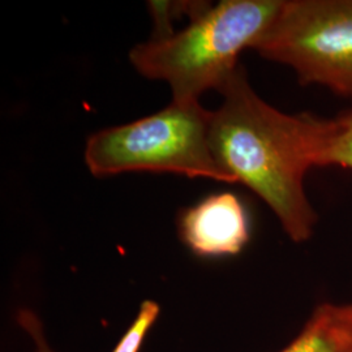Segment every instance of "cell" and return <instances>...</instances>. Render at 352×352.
Segmentation results:
<instances>
[{"label":"cell","instance_id":"3","mask_svg":"<svg viewBox=\"0 0 352 352\" xmlns=\"http://www.w3.org/2000/svg\"><path fill=\"white\" fill-rule=\"evenodd\" d=\"M212 118L197 100H173L151 116L98 131L85 148L89 171L97 177L151 171L234 183L214 158Z\"/></svg>","mask_w":352,"mask_h":352},{"label":"cell","instance_id":"11","mask_svg":"<svg viewBox=\"0 0 352 352\" xmlns=\"http://www.w3.org/2000/svg\"><path fill=\"white\" fill-rule=\"evenodd\" d=\"M347 314H349V321H350V336H351V343H350V350L352 352V305H347Z\"/></svg>","mask_w":352,"mask_h":352},{"label":"cell","instance_id":"10","mask_svg":"<svg viewBox=\"0 0 352 352\" xmlns=\"http://www.w3.org/2000/svg\"><path fill=\"white\" fill-rule=\"evenodd\" d=\"M20 322L24 327V329L29 331V334L32 336V338L36 342L38 352H52L50 350V347L47 346V343L45 342L42 330L39 327V322H38L36 316L25 311V312H23L20 315Z\"/></svg>","mask_w":352,"mask_h":352},{"label":"cell","instance_id":"6","mask_svg":"<svg viewBox=\"0 0 352 352\" xmlns=\"http://www.w3.org/2000/svg\"><path fill=\"white\" fill-rule=\"evenodd\" d=\"M350 343L347 305L325 304L316 311L302 334L280 352H349Z\"/></svg>","mask_w":352,"mask_h":352},{"label":"cell","instance_id":"7","mask_svg":"<svg viewBox=\"0 0 352 352\" xmlns=\"http://www.w3.org/2000/svg\"><path fill=\"white\" fill-rule=\"evenodd\" d=\"M322 166L352 170V107L338 118L330 119L324 149L320 155V167Z\"/></svg>","mask_w":352,"mask_h":352},{"label":"cell","instance_id":"8","mask_svg":"<svg viewBox=\"0 0 352 352\" xmlns=\"http://www.w3.org/2000/svg\"><path fill=\"white\" fill-rule=\"evenodd\" d=\"M153 17V34L149 41H164L175 34L173 23L183 14H188L190 21L205 12L210 3L208 1H149Z\"/></svg>","mask_w":352,"mask_h":352},{"label":"cell","instance_id":"1","mask_svg":"<svg viewBox=\"0 0 352 352\" xmlns=\"http://www.w3.org/2000/svg\"><path fill=\"white\" fill-rule=\"evenodd\" d=\"M219 93L223 102L213 111L209 136L217 164L264 200L291 239H309L317 214L304 176L320 166L330 120L272 107L254 93L241 65Z\"/></svg>","mask_w":352,"mask_h":352},{"label":"cell","instance_id":"4","mask_svg":"<svg viewBox=\"0 0 352 352\" xmlns=\"http://www.w3.org/2000/svg\"><path fill=\"white\" fill-rule=\"evenodd\" d=\"M254 50L289 65L302 85L352 98V0H285Z\"/></svg>","mask_w":352,"mask_h":352},{"label":"cell","instance_id":"5","mask_svg":"<svg viewBox=\"0 0 352 352\" xmlns=\"http://www.w3.org/2000/svg\"><path fill=\"white\" fill-rule=\"evenodd\" d=\"M180 231L189 248L200 256L236 254L250 239L248 214L238 196L213 195L184 212Z\"/></svg>","mask_w":352,"mask_h":352},{"label":"cell","instance_id":"9","mask_svg":"<svg viewBox=\"0 0 352 352\" xmlns=\"http://www.w3.org/2000/svg\"><path fill=\"white\" fill-rule=\"evenodd\" d=\"M158 314H160V307L157 302L151 300L142 302L138 318L135 320L133 325L129 327L126 336L119 342V344L116 346L113 352L139 351L140 344L142 343L148 329L151 327Z\"/></svg>","mask_w":352,"mask_h":352},{"label":"cell","instance_id":"2","mask_svg":"<svg viewBox=\"0 0 352 352\" xmlns=\"http://www.w3.org/2000/svg\"><path fill=\"white\" fill-rule=\"evenodd\" d=\"M285 0H223L186 29L164 41H148L129 52L140 75L166 81L174 101L221 91L240 67V54L256 49Z\"/></svg>","mask_w":352,"mask_h":352}]
</instances>
